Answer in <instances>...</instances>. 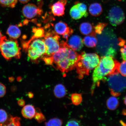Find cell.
<instances>
[{
  "label": "cell",
  "mask_w": 126,
  "mask_h": 126,
  "mask_svg": "<svg viewBox=\"0 0 126 126\" xmlns=\"http://www.w3.org/2000/svg\"><path fill=\"white\" fill-rule=\"evenodd\" d=\"M53 63L63 73L67 72L76 68L80 55L71 48L66 42H61L60 48L52 56Z\"/></svg>",
  "instance_id": "6da1fadb"
},
{
  "label": "cell",
  "mask_w": 126,
  "mask_h": 126,
  "mask_svg": "<svg viewBox=\"0 0 126 126\" xmlns=\"http://www.w3.org/2000/svg\"><path fill=\"white\" fill-rule=\"evenodd\" d=\"M120 63L111 56H104L100 59L98 65L94 69L93 74V82L91 88L92 93L96 86H98L100 81L106 76L119 73L118 69Z\"/></svg>",
  "instance_id": "7a4b0ae2"
},
{
  "label": "cell",
  "mask_w": 126,
  "mask_h": 126,
  "mask_svg": "<svg viewBox=\"0 0 126 126\" xmlns=\"http://www.w3.org/2000/svg\"><path fill=\"white\" fill-rule=\"evenodd\" d=\"M100 59L97 53L82 52L76 67L79 78H82L84 76L89 75L90 72L98 65Z\"/></svg>",
  "instance_id": "3957f363"
},
{
  "label": "cell",
  "mask_w": 126,
  "mask_h": 126,
  "mask_svg": "<svg viewBox=\"0 0 126 126\" xmlns=\"http://www.w3.org/2000/svg\"><path fill=\"white\" fill-rule=\"evenodd\" d=\"M21 49L16 39L8 38L5 36L1 37L0 40V52L7 60L13 58L20 59L21 56Z\"/></svg>",
  "instance_id": "277c9868"
},
{
  "label": "cell",
  "mask_w": 126,
  "mask_h": 126,
  "mask_svg": "<svg viewBox=\"0 0 126 126\" xmlns=\"http://www.w3.org/2000/svg\"><path fill=\"white\" fill-rule=\"evenodd\" d=\"M108 77V85L112 95L114 96L120 95L126 89V78L119 73L113 74Z\"/></svg>",
  "instance_id": "5b68a950"
},
{
  "label": "cell",
  "mask_w": 126,
  "mask_h": 126,
  "mask_svg": "<svg viewBox=\"0 0 126 126\" xmlns=\"http://www.w3.org/2000/svg\"><path fill=\"white\" fill-rule=\"evenodd\" d=\"M44 37L46 49L44 56H52L60 48V37L55 31L49 30L45 32Z\"/></svg>",
  "instance_id": "8992f818"
},
{
  "label": "cell",
  "mask_w": 126,
  "mask_h": 126,
  "mask_svg": "<svg viewBox=\"0 0 126 126\" xmlns=\"http://www.w3.org/2000/svg\"><path fill=\"white\" fill-rule=\"evenodd\" d=\"M28 58L31 60L35 61L45 55L46 49L44 39H34L30 43L27 48Z\"/></svg>",
  "instance_id": "52a82bcc"
},
{
  "label": "cell",
  "mask_w": 126,
  "mask_h": 126,
  "mask_svg": "<svg viewBox=\"0 0 126 126\" xmlns=\"http://www.w3.org/2000/svg\"><path fill=\"white\" fill-rule=\"evenodd\" d=\"M108 18L110 24L116 26L122 24L125 19V15L121 8L115 6L110 9Z\"/></svg>",
  "instance_id": "ba28073f"
},
{
  "label": "cell",
  "mask_w": 126,
  "mask_h": 126,
  "mask_svg": "<svg viewBox=\"0 0 126 126\" xmlns=\"http://www.w3.org/2000/svg\"><path fill=\"white\" fill-rule=\"evenodd\" d=\"M42 4L39 7L33 4H29L26 5L23 8V15L26 18L31 19L35 18L37 16L42 15L43 11L41 9Z\"/></svg>",
  "instance_id": "9c48e42d"
},
{
  "label": "cell",
  "mask_w": 126,
  "mask_h": 126,
  "mask_svg": "<svg viewBox=\"0 0 126 126\" xmlns=\"http://www.w3.org/2000/svg\"><path fill=\"white\" fill-rule=\"evenodd\" d=\"M70 15L72 18L76 20L79 19L83 17L87 16L88 13L86 5L83 3H77L71 9Z\"/></svg>",
  "instance_id": "30bf717a"
},
{
  "label": "cell",
  "mask_w": 126,
  "mask_h": 126,
  "mask_svg": "<svg viewBox=\"0 0 126 126\" xmlns=\"http://www.w3.org/2000/svg\"><path fill=\"white\" fill-rule=\"evenodd\" d=\"M67 3V0H59L53 4L51 8L53 15L58 16H63L64 14L65 6Z\"/></svg>",
  "instance_id": "8fae6325"
},
{
  "label": "cell",
  "mask_w": 126,
  "mask_h": 126,
  "mask_svg": "<svg viewBox=\"0 0 126 126\" xmlns=\"http://www.w3.org/2000/svg\"><path fill=\"white\" fill-rule=\"evenodd\" d=\"M67 42L69 46L75 51H80L83 47V40L81 37L78 35L72 36L68 40Z\"/></svg>",
  "instance_id": "7c38bea8"
},
{
  "label": "cell",
  "mask_w": 126,
  "mask_h": 126,
  "mask_svg": "<svg viewBox=\"0 0 126 126\" xmlns=\"http://www.w3.org/2000/svg\"><path fill=\"white\" fill-rule=\"evenodd\" d=\"M55 32L58 35H63L67 34L73 33V31L69 27L67 24L62 21L57 23L54 26Z\"/></svg>",
  "instance_id": "4fadbf2b"
},
{
  "label": "cell",
  "mask_w": 126,
  "mask_h": 126,
  "mask_svg": "<svg viewBox=\"0 0 126 126\" xmlns=\"http://www.w3.org/2000/svg\"><path fill=\"white\" fill-rule=\"evenodd\" d=\"M94 26L88 22L82 23L79 26V31L83 35H88L91 34H96L94 31Z\"/></svg>",
  "instance_id": "5bb4252c"
},
{
  "label": "cell",
  "mask_w": 126,
  "mask_h": 126,
  "mask_svg": "<svg viewBox=\"0 0 126 126\" xmlns=\"http://www.w3.org/2000/svg\"><path fill=\"white\" fill-rule=\"evenodd\" d=\"M36 110L34 106L28 105L24 107L22 110L23 116L27 119H31L33 118L36 113Z\"/></svg>",
  "instance_id": "9a60e30c"
},
{
  "label": "cell",
  "mask_w": 126,
  "mask_h": 126,
  "mask_svg": "<svg viewBox=\"0 0 126 126\" xmlns=\"http://www.w3.org/2000/svg\"><path fill=\"white\" fill-rule=\"evenodd\" d=\"M7 33L10 38L16 39L20 37L21 32L16 25H11L8 28Z\"/></svg>",
  "instance_id": "2e32d148"
},
{
  "label": "cell",
  "mask_w": 126,
  "mask_h": 126,
  "mask_svg": "<svg viewBox=\"0 0 126 126\" xmlns=\"http://www.w3.org/2000/svg\"><path fill=\"white\" fill-rule=\"evenodd\" d=\"M83 44L87 47L94 48L97 45V40L96 34H91L86 35L83 39Z\"/></svg>",
  "instance_id": "e0dca14e"
},
{
  "label": "cell",
  "mask_w": 126,
  "mask_h": 126,
  "mask_svg": "<svg viewBox=\"0 0 126 126\" xmlns=\"http://www.w3.org/2000/svg\"><path fill=\"white\" fill-rule=\"evenodd\" d=\"M89 11L91 15L94 16H98L102 12L101 5L98 3H93L90 6Z\"/></svg>",
  "instance_id": "ac0fdd59"
},
{
  "label": "cell",
  "mask_w": 126,
  "mask_h": 126,
  "mask_svg": "<svg viewBox=\"0 0 126 126\" xmlns=\"http://www.w3.org/2000/svg\"><path fill=\"white\" fill-rule=\"evenodd\" d=\"M54 93L56 97L58 98L63 97L66 94V90L65 86L62 84H58L55 86Z\"/></svg>",
  "instance_id": "d6986e66"
},
{
  "label": "cell",
  "mask_w": 126,
  "mask_h": 126,
  "mask_svg": "<svg viewBox=\"0 0 126 126\" xmlns=\"http://www.w3.org/2000/svg\"><path fill=\"white\" fill-rule=\"evenodd\" d=\"M119 105V101L115 96L110 97L107 100V106L109 109L110 110H114L116 109Z\"/></svg>",
  "instance_id": "ffe728a7"
},
{
  "label": "cell",
  "mask_w": 126,
  "mask_h": 126,
  "mask_svg": "<svg viewBox=\"0 0 126 126\" xmlns=\"http://www.w3.org/2000/svg\"><path fill=\"white\" fill-rule=\"evenodd\" d=\"M32 31L34 34L32 38L34 39L44 37L45 32L43 28H33Z\"/></svg>",
  "instance_id": "44dd1931"
},
{
  "label": "cell",
  "mask_w": 126,
  "mask_h": 126,
  "mask_svg": "<svg viewBox=\"0 0 126 126\" xmlns=\"http://www.w3.org/2000/svg\"><path fill=\"white\" fill-rule=\"evenodd\" d=\"M18 0H0V4L3 7L13 8L15 7Z\"/></svg>",
  "instance_id": "7402d4cb"
},
{
  "label": "cell",
  "mask_w": 126,
  "mask_h": 126,
  "mask_svg": "<svg viewBox=\"0 0 126 126\" xmlns=\"http://www.w3.org/2000/svg\"><path fill=\"white\" fill-rule=\"evenodd\" d=\"M71 100L73 105H78L80 104L82 101V97L81 94H72L71 95Z\"/></svg>",
  "instance_id": "603a6c76"
},
{
  "label": "cell",
  "mask_w": 126,
  "mask_h": 126,
  "mask_svg": "<svg viewBox=\"0 0 126 126\" xmlns=\"http://www.w3.org/2000/svg\"><path fill=\"white\" fill-rule=\"evenodd\" d=\"M62 120L57 118H53L45 123V125L46 126H62Z\"/></svg>",
  "instance_id": "cb8c5ba5"
},
{
  "label": "cell",
  "mask_w": 126,
  "mask_h": 126,
  "mask_svg": "<svg viewBox=\"0 0 126 126\" xmlns=\"http://www.w3.org/2000/svg\"><path fill=\"white\" fill-rule=\"evenodd\" d=\"M8 118L6 112L3 110L0 109V124L5 125Z\"/></svg>",
  "instance_id": "d4e9b609"
},
{
  "label": "cell",
  "mask_w": 126,
  "mask_h": 126,
  "mask_svg": "<svg viewBox=\"0 0 126 126\" xmlns=\"http://www.w3.org/2000/svg\"><path fill=\"white\" fill-rule=\"evenodd\" d=\"M107 24L105 23H99L95 26H94V32L96 34H100L105 27L107 25Z\"/></svg>",
  "instance_id": "484cf974"
},
{
  "label": "cell",
  "mask_w": 126,
  "mask_h": 126,
  "mask_svg": "<svg viewBox=\"0 0 126 126\" xmlns=\"http://www.w3.org/2000/svg\"><path fill=\"white\" fill-rule=\"evenodd\" d=\"M118 71L123 76L126 77V61H124L120 63Z\"/></svg>",
  "instance_id": "4316f807"
},
{
  "label": "cell",
  "mask_w": 126,
  "mask_h": 126,
  "mask_svg": "<svg viewBox=\"0 0 126 126\" xmlns=\"http://www.w3.org/2000/svg\"><path fill=\"white\" fill-rule=\"evenodd\" d=\"M34 117L36 120L39 123H42L46 120L45 116L41 112H36Z\"/></svg>",
  "instance_id": "83f0119b"
},
{
  "label": "cell",
  "mask_w": 126,
  "mask_h": 126,
  "mask_svg": "<svg viewBox=\"0 0 126 126\" xmlns=\"http://www.w3.org/2000/svg\"><path fill=\"white\" fill-rule=\"evenodd\" d=\"M42 59L47 65H52L53 64V59L52 56H44Z\"/></svg>",
  "instance_id": "f1b7e54d"
},
{
  "label": "cell",
  "mask_w": 126,
  "mask_h": 126,
  "mask_svg": "<svg viewBox=\"0 0 126 126\" xmlns=\"http://www.w3.org/2000/svg\"><path fill=\"white\" fill-rule=\"evenodd\" d=\"M20 119L18 117L13 118L11 122L8 126H20Z\"/></svg>",
  "instance_id": "f546056e"
},
{
  "label": "cell",
  "mask_w": 126,
  "mask_h": 126,
  "mask_svg": "<svg viewBox=\"0 0 126 126\" xmlns=\"http://www.w3.org/2000/svg\"><path fill=\"white\" fill-rule=\"evenodd\" d=\"M80 123L79 121L75 119L70 120L67 122L66 126H79Z\"/></svg>",
  "instance_id": "4dcf8cb0"
},
{
  "label": "cell",
  "mask_w": 126,
  "mask_h": 126,
  "mask_svg": "<svg viewBox=\"0 0 126 126\" xmlns=\"http://www.w3.org/2000/svg\"><path fill=\"white\" fill-rule=\"evenodd\" d=\"M6 87L2 83H0V97H2L5 94Z\"/></svg>",
  "instance_id": "1f68e13d"
},
{
  "label": "cell",
  "mask_w": 126,
  "mask_h": 126,
  "mask_svg": "<svg viewBox=\"0 0 126 126\" xmlns=\"http://www.w3.org/2000/svg\"><path fill=\"white\" fill-rule=\"evenodd\" d=\"M122 59L124 61H126V45L120 49Z\"/></svg>",
  "instance_id": "d6a6232c"
},
{
  "label": "cell",
  "mask_w": 126,
  "mask_h": 126,
  "mask_svg": "<svg viewBox=\"0 0 126 126\" xmlns=\"http://www.w3.org/2000/svg\"><path fill=\"white\" fill-rule=\"evenodd\" d=\"M18 103L19 105L20 106H23L25 104L24 101L22 99H20L19 100L18 102Z\"/></svg>",
  "instance_id": "836d02e7"
},
{
  "label": "cell",
  "mask_w": 126,
  "mask_h": 126,
  "mask_svg": "<svg viewBox=\"0 0 126 126\" xmlns=\"http://www.w3.org/2000/svg\"><path fill=\"white\" fill-rule=\"evenodd\" d=\"M20 2L23 4H26L30 0H18Z\"/></svg>",
  "instance_id": "e575fe53"
},
{
  "label": "cell",
  "mask_w": 126,
  "mask_h": 126,
  "mask_svg": "<svg viewBox=\"0 0 126 126\" xmlns=\"http://www.w3.org/2000/svg\"><path fill=\"white\" fill-rule=\"evenodd\" d=\"M28 96L29 98H32L33 97L34 94L32 93L29 92L28 93Z\"/></svg>",
  "instance_id": "d590c367"
},
{
  "label": "cell",
  "mask_w": 126,
  "mask_h": 126,
  "mask_svg": "<svg viewBox=\"0 0 126 126\" xmlns=\"http://www.w3.org/2000/svg\"><path fill=\"white\" fill-rule=\"evenodd\" d=\"M2 37V34L0 31V40L1 37Z\"/></svg>",
  "instance_id": "8d00e7d4"
},
{
  "label": "cell",
  "mask_w": 126,
  "mask_h": 126,
  "mask_svg": "<svg viewBox=\"0 0 126 126\" xmlns=\"http://www.w3.org/2000/svg\"><path fill=\"white\" fill-rule=\"evenodd\" d=\"M124 103H125V105H126V97H125V99H124Z\"/></svg>",
  "instance_id": "74e56055"
}]
</instances>
